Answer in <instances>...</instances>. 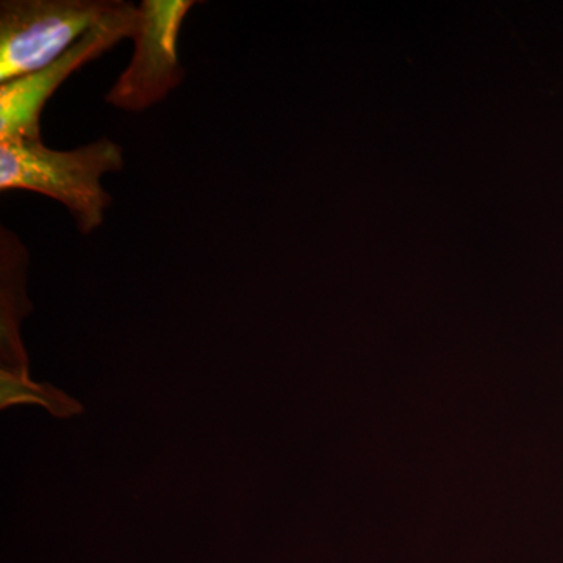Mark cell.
<instances>
[{
    "instance_id": "obj_1",
    "label": "cell",
    "mask_w": 563,
    "mask_h": 563,
    "mask_svg": "<svg viewBox=\"0 0 563 563\" xmlns=\"http://www.w3.org/2000/svg\"><path fill=\"white\" fill-rule=\"evenodd\" d=\"M124 168L122 147L102 139L73 151H54L43 141H0L2 191L40 192L63 203L81 233L102 224L111 198L102 176Z\"/></svg>"
},
{
    "instance_id": "obj_5",
    "label": "cell",
    "mask_w": 563,
    "mask_h": 563,
    "mask_svg": "<svg viewBox=\"0 0 563 563\" xmlns=\"http://www.w3.org/2000/svg\"><path fill=\"white\" fill-rule=\"evenodd\" d=\"M41 404L47 407L55 415H70L79 410L70 399L65 398L60 393L51 387H41L31 383L24 369L10 372L2 369L0 374V404L2 409L14 406V404Z\"/></svg>"
},
{
    "instance_id": "obj_2",
    "label": "cell",
    "mask_w": 563,
    "mask_h": 563,
    "mask_svg": "<svg viewBox=\"0 0 563 563\" xmlns=\"http://www.w3.org/2000/svg\"><path fill=\"white\" fill-rule=\"evenodd\" d=\"M106 0H3L0 84L46 68L117 13Z\"/></svg>"
},
{
    "instance_id": "obj_4",
    "label": "cell",
    "mask_w": 563,
    "mask_h": 563,
    "mask_svg": "<svg viewBox=\"0 0 563 563\" xmlns=\"http://www.w3.org/2000/svg\"><path fill=\"white\" fill-rule=\"evenodd\" d=\"M139 7L122 2L113 16L87 33L46 68L0 84V141H41V113L54 92L81 66L101 57L120 41L132 38Z\"/></svg>"
},
{
    "instance_id": "obj_3",
    "label": "cell",
    "mask_w": 563,
    "mask_h": 563,
    "mask_svg": "<svg viewBox=\"0 0 563 563\" xmlns=\"http://www.w3.org/2000/svg\"><path fill=\"white\" fill-rule=\"evenodd\" d=\"M192 0H144L132 40L131 63L111 87L106 101L114 109L144 111L162 102L184 80L177 55L181 25Z\"/></svg>"
}]
</instances>
